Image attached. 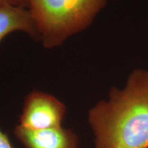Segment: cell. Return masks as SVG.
Here are the masks:
<instances>
[{
  "label": "cell",
  "instance_id": "8",
  "mask_svg": "<svg viewBox=\"0 0 148 148\" xmlns=\"http://www.w3.org/2000/svg\"><path fill=\"white\" fill-rule=\"evenodd\" d=\"M25 1H27V2L29 3H29H30V2H31V1H32V0H25Z\"/></svg>",
  "mask_w": 148,
  "mask_h": 148
},
{
  "label": "cell",
  "instance_id": "6",
  "mask_svg": "<svg viewBox=\"0 0 148 148\" xmlns=\"http://www.w3.org/2000/svg\"><path fill=\"white\" fill-rule=\"evenodd\" d=\"M1 5H14V6L29 7V3L25 0H0V6Z\"/></svg>",
  "mask_w": 148,
  "mask_h": 148
},
{
  "label": "cell",
  "instance_id": "7",
  "mask_svg": "<svg viewBox=\"0 0 148 148\" xmlns=\"http://www.w3.org/2000/svg\"><path fill=\"white\" fill-rule=\"evenodd\" d=\"M0 148H12L8 136L0 129Z\"/></svg>",
  "mask_w": 148,
  "mask_h": 148
},
{
  "label": "cell",
  "instance_id": "4",
  "mask_svg": "<svg viewBox=\"0 0 148 148\" xmlns=\"http://www.w3.org/2000/svg\"><path fill=\"white\" fill-rule=\"evenodd\" d=\"M14 134L25 148H78L76 134L62 126L36 130L18 124Z\"/></svg>",
  "mask_w": 148,
  "mask_h": 148
},
{
  "label": "cell",
  "instance_id": "5",
  "mask_svg": "<svg viewBox=\"0 0 148 148\" xmlns=\"http://www.w3.org/2000/svg\"><path fill=\"white\" fill-rule=\"evenodd\" d=\"M16 31L26 33L37 41L40 40L29 8L14 5L0 6V43L7 35Z\"/></svg>",
  "mask_w": 148,
  "mask_h": 148
},
{
  "label": "cell",
  "instance_id": "3",
  "mask_svg": "<svg viewBox=\"0 0 148 148\" xmlns=\"http://www.w3.org/2000/svg\"><path fill=\"white\" fill-rule=\"evenodd\" d=\"M66 107L51 94L34 90L25 97L19 125L31 130L62 126Z\"/></svg>",
  "mask_w": 148,
  "mask_h": 148
},
{
  "label": "cell",
  "instance_id": "2",
  "mask_svg": "<svg viewBox=\"0 0 148 148\" xmlns=\"http://www.w3.org/2000/svg\"><path fill=\"white\" fill-rule=\"evenodd\" d=\"M107 0H32L29 10L45 48L62 45L86 29Z\"/></svg>",
  "mask_w": 148,
  "mask_h": 148
},
{
  "label": "cell",
  "instance_id": "1",
  "mask_svg": "<svg viewBox=\"0 0 148 148\" xmlns=\"http://www.w3.org/2000/svg\"><path fill=\"white\" fill-rule=\"evenodd\" d=\"M95 148H148V70L135 69L125 87L90 109Z\"/></svg>",
  "mask_w": 148,
  "mask_h": 148
}]
</instances>
